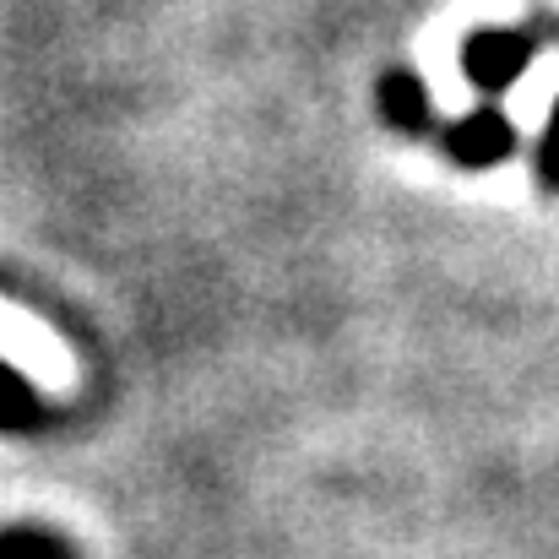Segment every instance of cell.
Returning a JSON list of instances; mask_svg holds the SVG:
<instances>
[{
    "instance_id": "6da1fadb",
    "label": "cell",
    "mask_w": 559,
    "mask_h": 559,
    "mask_svg": "<svg viewBox=\"0 0 559 559\" xmlns=\"http://www.w3.org/2000/svg\"><path fill=\"white\" fill-rule=\"evenodd\" d=\"M544 44L527 33V27H478L467 33L462 44V76L484 93V98H500L506 87H516V76L533 66Z\"/></svg>"
},
{
    "instance_id": "7a4b0ae2",
    "label": "cell",
    "mask_w": 559,
    "mask_h": 559,
    "mask_svg": "<svg viewBox=\"0 0 559 559\" xmlns=\"http://www.w3.org/2000/svg\"><path fill=\"white\" fill-rule=\"evenodd\" d=\"M435 147L456 169H495V164H506L522 147V136H516V120L506 109L484 104V109H473V115H462L451 126H435Z\"/></svg>"
},
{
    "instance_id": "3957f363",
    "label": "cell",
    "mask_w": 559,
    "mask_h": 559,
    "mask_svg": "<svg viewBox=\"0 0 559 559\" xmlns=\"http://www.w3.org/2000/svg\"><path fill=\"white\" fill-rule=\"evenodd\" d=\"M380 120L402 136H435V109H429V87L413 71H385L380 76Z\"/></svg>"
},
{
    "instance_id": "277c9868",
    "label": "cell",
    "mask_w": 559,
    "mask_h": 559,
    "mask_svg": "<svg viewBox=\"0 0 559 559\" xmlns=\"http://www.w3.org/2000/svg\"><path fill=\"white\" fill-rule=\"evenodd\" d=\"M38 424H49L44 396L33 391V380H27V374L11 370V365L0 359V429L22 435V429H38Z\"/></svg>"
},
{
    "instance_id": "5b68a950",
    "label": "cell",
    "mask_w": 559,
    "mask_h": 559,
    "mask_svg": "<svg viewBox=\"0 0 559 559\" xmlns=\"http://www.w3.org/2000/svg\"><path fill=\"white\" fill-rule=\"evenodd\" d=\"M0 559H76V549H71V538H60L49 527H5Z\"/></svg>"
},
{
    "instance_id": "8992f818",
    "label": "cell",
    "mask_w": 559,
    "mask_h": 559,
    "mask_svg": "<svg viewBox=\"0 0 559 559\" xmlns=\"http://www.w3.org/2000/svg\"><path fill=\"white\" fill-rule=\"evenodd\" d=\"M533 175H538V186L559 195V98H555V115H549V126H544V136H538V153H533Z\"/></svg>"
},
{
    "instance_id": "52a82bcc",
    "label": "cell",
    "mask_w": 559,
    "mask_h": 559,
    "mask_svg": "<svg viewBox=\"0 0 559 559\" xmlns=\"http://www.w3.org/2000/svg\"><path fill=\"white\" fill-rule=\"evenodd\" d=\"M527 33H533L538 44H544V38H559V16H549V11H544L538 22H527Z\"/></svg>"
}]
</instances>
